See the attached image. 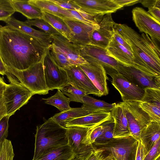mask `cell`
<instances>
[{
	"instance_id": "1",
	"label": "cell",
	"mask_w": 160,
	"mask_h": 160,
	"mask_svg": "<svg viewBox=\"0 0 160 160\" xmlns=\"http://www.w3.org/2000/svg\"><path fill=\"white\" fill-rule=\"evenodd\" d=\"M50 49L30 36L0 25V58L5 66L26 69L43 60Z\"/></svg>"
},
{
	"instance_id": "2",
	"label": "cell",
	"mask_w": 160,
	"mask_h": 160,
	"mask_svg": "<svg viewBox=\"0 0 160 160\" xmlns=\"http://www.w3.org/2000/svg\"><path fill=\"white\" fill-rule=\"evenodd\" d=\"M113 29L130 45L135 68L150 75L160 76V49L155 42L125 24L115 23Z\"/></svg>"
},
{
	"instance_id": "3",
	"label": "cell",
	"mask_w": 160,
	"mask_h": 160,
	"mask_svg": "<svg viewBox=\"0 0 160 160\" xmlns=\"http://www.w3.org/2000/svg\"><path fill=\"white\" fill-rule=\"evenodd\" d=\"M32 160L60 147L68 145L67 128L52 117L37 127Z\"/></svg>"
},
{
	"instance_id": "4",
	"label": "cell",
	"mask_w": 160,
	"mask_h": 160,
	"mask_svg": "<svg viewBox=\"0 0 160 160\" xmlns=\"http://www.w3.org/2000/svg\"><path fill=\"white\" fill-rule=\"evenodd\" d=\"M6 67L5 75L10 82L22 85L34 94L46 95L48 93L45 78L43 60L23 70Z\"/></svg>"
},
{
	"instance_id": "5",
	"label": "cell",
	"mask_w": 160,
	"mask_h": 160,
	"mask_svg": "<svg viewBox=\"0 0 160 160\" xmlns=\"http://www.w3.org/2000/svg\"><path fill=\"white\" fill-rule=\"evenodd\" d=\"M138 143V141L130 136L92 145L95 148L112 155L114 160H135Z\"/></svg>"
},
{
	"instance_id": "6",
	"label": "cell",
	"mask_w": 160,
	"mask_h": 160,
	"mask_svg": "<svg viewBox=\"0 0 160 160\" xmlns=\"http://www.w3.org/2000/svg\"><path fill=\"white\" fill-rule=\"evenodd\" d=\"M127 118L131 136L139 141L141 131L152 121L139 105V101L120 102Z\"/></svg>"
},
{
	"instance_id": "7",
	"label": "cell",
	"mask_w": 160,
	"mask_h": 160,
	"mask_svg": "<svg viewBox=\"0 0 160 160\" xmlns=\"http://www.w3.org/2000/svg\"><path fill=\"white\" fill-rule=\"evenodd\" d=\"M34 95L31 91L20 84L13 82L6 84L3 95L6 108V115L14 114L26 104Z\"/></svg>"
},
{
	"instance_id": "8",
	"label": "cell",
	"mask_w": 160,
	"mask_h": 160,
	"mask_svg": "<svg viewBox=\"0 0 160 160\" xmlns=\"http://www.w3.org/2000/svg\"><path fill=\"white\" fill-rule=\"evenodd\" d=\"M112 78V84L120 94L122 102L141 101L144 89L130 81L114 69L106 71Z\"/></svg>"
},
{
	"instance_id": "9",
	"label": "cell",
	"mask_w": 160,
	"mask_h": 160,
	"mask_svg": "<svg viewBox=\"0 0 160 160\" xmlns=\"http://www.w3.org/2000/svg\"><path fill=\"white\" fill-rule=\"evenodd\" d=\"M45 78L48 90L60 89L68 85L69 82L66 71L55 63L48 50L43 60Z\"/></svg>"
},
{
	"instance_id": "10",
	"label": "cell",
	"mask_w": 160,
	"mask_h": 160,
	"mask_svg": "<svg viewBox=\"0 0 160 160\" xmlns=\"http://www.w3.org/2000/svg\"><path fill=\"white\" fill-rule=\"evenodd\" d=\"M117 71L128 80L143 89H160V76L148 75L138 68L119 62Z\"/></svg>"
},
{
	"instance_id": "11",
	"label": "cell",
	"mask_w": 160,
	"mask_h": 160,
	"mask_svg": "<svg viewBox=\"0 0 160 160\" xmlns=\"http://www.w3.org/2000/svg\"><path fill=\"white\" fill-rule=\"evenodd\" d=\"M132 19L140 32L148 34L154 42L160 41V23L142 8L132 11Z\"/></svg>"
},
{
	"instance_id": "12",
	"label": "cell",
	"mask_w": 160,
	"mask_h": 160,
	"mask_svg": "<svg viewBox=\"0 0 160 160\" xmlns=\"http://www.w3.org/2000/svg\"><path fill=\"white\" fill-rule=\"evenodd\" d=\"M78 46L81 56L88 63L100 64L105 70L112 69L117 70L119 62L110 56L106 48L90 45Z\"/></svg>"
},
{
	"instance_id": "13",
	"label": "cell",
	"mask_w": 160,
	"mask_h": 160,
	"mask_svg": "<svg viewBox=\"0 0 160 160\" xmlns=\"http://www.w3.org/2000/svg\"><path fill=\"white\" fill-rule=\"evenodd\" d=\"M68 145L77 158L82 160L95 148L92 145L85 146L82 141L89 128L73 126L66 127Z\"/></svg>"
},
{
	"instance_id": "14",
	"label": "cell",
	"mask_w": 160,
	"mask_h": 160,
	"mask_svg": "<svg viewBox=\"0 0 160 160\" xmlns=\"http://www.w3.org/2000/svg\"><path fill=\"white\" fill-rule=\"evenodd\" d=\"M64 69L67 72L70 84L87 95L92 94L98 97L102 96L78 65H72Z\"/></svg>"
},
{
	"instance_id": "15",
	"label": "cell",
	"mask_w": 160,
	"mask_h": 160,
	"mask_svg": "<svg viewBox=\"0 0 160 160\" xmlns=\"http://www.w3.org/2000/svg\"><path fill=\"white\" fill-rule=\"evenodd\" d=\"M115 23L111 13L104 15L98 24L99 28L94 29L91 34L90 45L106 48L113 37Z\"/></svg>"
},
{
	"instance_id": "16",
	"label": "cell",
	"mask_w": 160,
	"mask_h": 160,
	"mask_svg": "<svg viewBox=\"0 0 160 160\" xmlns=\"http://www.w3.org/2000/svg\"><path fill=\"white\" fill-rule=\"evenodd\" d=\"M80 9L87 13L94 16L115 12L123 7L114 0H73Z\"/></svg>"
},
{
	"instance_id": "17",
	"label": "cell",
	"mask_w": 160,
	"mask_h": 160,
	"mask_svg": "<svg viewBox=\"0 0 160 160\" xmlns=\"http://www.w3.org/2000/svg\"><path fill=\"white\" fill-rule=\"evenodd\" d=\"M71 33L72 43L80 46L90 45L92 31L98 28V24H88L77 20H64Z\"/></svg>"
},
{
	"instance_id": "18",
	"label": "cell",
	"mask_w": 160,
	"mask_h": 160,
	"mask_svg": "<svg viewBox=\"0 0 160 160\" xmlns=\"http://www.w3.org/2000/svg\"><path fill=\"white\" fill-rule=\"evenodd\" d=\"M52 44L62 53L72 65L88 63L81 56L79 46L61 35H51Z\"/></svg>"
},
{
	"instance_id": "19",
	"label": "cell",
	"mask_w": 160,
	"mask_h": 160,
	"mask_svg": "<svg viewBox=\"0 0 160 160\" xmlns=\"http://www.w3.org/2000/svg\"><path fill=\"white\" fill-rule=\"evenodd\" d=\"M78 65L102 96L108 94L107 73L101 64L98 63H87Z\"/></svg>"
},
{
	"instance_id": "20",
	"label": "cell",
	"mask_w": 160,
	"mask_h": 160,
	"mask_svg": "<svg viewBox=\"0 0 160 160\" xmlns=\"http://www.w3.org/2000/svg\"><path fill=\"white\" fill-rule=\"evenodd\" d=\"M6 26L20 31L35 38L42 45L50 48L52 39L51 35L36 30L25 22L19 21L11 16L4 21Z\"/></svg>"
},
{
	"instance_id": "21",
	"label": "cell",
	"mask_w": 160,
	"mask_h": 160,
	"mask_svg": "<svg viewBox=\"0 0 160 160\" xmlns=\"http://www.w3.org/2000/svg\"><path fill=\"white\" fill-rule=\"evenodd\" d=\"M111 118L110 112L98 111L70 121L66 127L77 126L90 128L101 124Z\"/></svg>"
},
{
	"instance_id": "22",
	"label": "cell",
	"mask_w": 160,
	"mask_h": 160,
	"mask_svg": "<svg viewBox=\"0 0 160 160\" xmlns=\"http://www.w3.org/2000/svg\"><path fill=\"white\" fill-rule=\"evenodd\" d=\"M111 113L114 122L113 138L131 136L127 118L119 103L117 104Z\"/></svg>"
},
{
	"instance_id": "23",
	"label": "cell",
	"mask_w": 160,
	"mask_h": 160,
	"mask_svg": "<svg viewBox=\"0 0 160 160\" xmlns=\"http://www.w3.org/2000/svg\"><path fill=\"white\" fill-rule=\"evenodd\" d=\"M160 123L151 121L141 131L139 141L143 145L145 155L150 150L160 138Z\"/></svg>"
},
{
	"instance_id": "24",
	"label": "cell",
	"mask_w": 160,
	"mask_h": 160,
	"mask_svg": "<svg viewBox=\"0 0 160 160\" xmlns=\"http://www.w3.org/2000/svg\"><path fill=\"white\" fill-rule=\"evenodd\" d=\"M106 49L110 56L119 62L135 67L132 52L119 43L113 36Z\"/></svg>"
},
{
	"instance_id": "25",
	"label": "cell",
	"mask_w": 160,
	"mask_h": 160,
	"mask_svg": "<svg viewBox=\"0 0 160 160\" xmlns=\"http://www.w3.org/2000/svg\"><path fill=\"white\" fill-rule=\"evenodd\" d=\"M28 2L39 9L42 12L52 14L63 20H77L68 10L62 8L50 0H29Z\"/></svg>"
},
{
	"instance_id": "26",
	"label": "cell",
	"mask_w": 160,
	"mask_h": 160,
	"mask_svg": "<svg viewBox=\"0 0 160 160\" xmlns=\"http://www.w3.org/2000/svg\"><path fill=\"white\" fill-rule=\"evenodd\" d=\"M15 12H19L28 20L42 18V13L38 8L30 4L28 0H11Z\"/></svg>"
},
{
	"instance_id": "27",
	"label": "cell",
	"mask_w": 160,
	"mask_h": 160,
	"mask_svg": "<svg viewBox=\"0 0 160 160\" xmlns=\"http://www.w3.org/2000/svg\"><path fill=\"white\" fill-rule=\"evenodd\" d=\"M82 107L88 111L89 114L100 111L111 112L117 104L108 103L103 101L97 99L86 95L82 98Z\"/></svg>"
},
{
	"instance_id": "28",
	"label": "cell",
	"mask_w": 160,
	"mask_h": 160,
	"mask_svg": "<svg viewBox=\"0 0 160 160\" xmlns=\"http://www.w3.org/2000/svg\"><path fill=\"white\" fill-rule=\"evenodd\" d=\"M42 19L49 23L61 35L72 42L71 32L63 19L46 12H42Z\"/></svg>"
},
{
	"instance_id": "29",
	"label": "cell",
	"mask_w": 160,
	"mask_h": 160,
	"mask_svg": "<svg viewBox=\"0 0 160 160\" xmlns=\"http://www.w3.org/2000/svg\"><path fill=\"white\" fill-rule=\"evenodd\" d=\"M89 114L82 107L72 108L55 114L52 118L61 126L66 127L67 123L72 119Z\"/></svg>"
},
{
	"instance_id": "30",
	"label": "cell",
	"mask_w": 160,
	"mask_h": 160,
	"mask_svg": "<svg viewBox=\"0 0 160 160\" xmlns=\"http://www.w3.org/2000/svg\"><path fill=\"white\" fill-rule=\"evenodd\" d=\"M75 158V155L68 145L55 149L35 160H73Z\"/></svg>"
},
{
	"instance_id": "31",
	"label": "cell",
	"mask_w": 160,
	"mask_h": 160,
	"mask_svg": "<svg viewBox=\"0 0 160 160\" xmlns=\"http://www.w3.org/2000/svg\"><path fill=\"white\" fill-rule=\"evenodd\" d=\"M44 103L53 106L58 109L60 112L69 109L70 101L69 98L65 96L60 89L53 96L47 98H42Z\"/></svg>"
},
{
	"instance_id": "32",
	"label": "cell",
	"mask_w": 160,
	"mask_h": 160,
	"mask_svg": "<svg viewBox=\"0 0 160 160\" xmlns=\"http://www.w3.org/2000/svg\"><path fill=\"white\" fill-rule=\"evenodd\" d=\"M114 122L111 118L103 123L104 131L95 140L93 144L105 143L113 138Z\"/></svg>"
},
{
	"instance_id": "33",
	"label": "cell",
	"mask_w": 160,
	"mask_h": 160,
	"mask_svg": "<svg viewBox=\"0 0 160 160\" xmlns=\"http://www.w3.org/2000/svg\"><path fill=\"white\" fill-rule=\"evenodd\" d=\"M60 90L64 95L68 97L70 102L73 101L82 103L83 97L87 95L83 91L70 84L60 88Z\"/></svg>"
},
{
	"instance_id": "34",
	"label": "cell",
	"mask_w": 160,
	"mask_h": 160,
	"mask_svg": "<svg viewBox=\"0 0 160 160\" xmlns=\"http://www.w3.org/2000/svg\"><path fill=\"white\" fill-rule=\"evenodd\" d=\"M103 123L99 125L89 128L86 135L82 140V143L87 146L92 145L96 139L103 132Z\"/></svg>"
},
{
	"instance_id": "35",
	"label": "cell",
	"mask_w": 160,
	"mask_h": 160,
	"mask_svg": "<svg viewBox=\"0 0 160 160\" xmlns=\"http://www.w3.org/2000/svg\"><path fill=\"white\" fill-rule=\"evenodd\" d=\"M139 105L149 116L152 121L160 123V108L152 103L139 101Z\"/></svg>"
},
{
	"instance_id": "36",
	"label": "cell",
	"mask_w": 160,
	"mask_h": 160,
	"mask_svg": "<svg viewBox=\"0 0 160 160\" xmlns=\"http://www.w3.org/2000/svg\"><path fill=\"white\" fill-rule=\"evenodd\" d=\"M25 22L31 26H33L37 27L50 35H61L49 23L42 18L33 20H28Z\"/></svg>"
},
{
	"instance_id": "37",
	"label": "cell",
	"mask_w": 160,
	"mask_h": 160,
	"mask_svg": "<svg viewBox=\"0 0 160 160\" xmlns=\"http://www.w3.org/2000/svg\"><path fill=\"white\" fill-rule=\"evenodd\" d=\"M50 52L55 62L60 68L65 69L72 66L66 57L52 44Z\"/></svg>"
},
{
	"instance_id": "38",
	"label": "cell",
	"mask_w": 160,
	"mask_h": 160,
	"mask_svg": "<svg viewBox=\"0 0 160 160\" xmlns=\"http://www.w3.org/2000/svg\"><path fill=\"white\" fill-rule=\"evenodd\" d=\"M144 90L141 101L153 103L160 108V89L148 88Z\"/></svg>"
},
{
	"instance_id": "39",
	"label": "cell",
	"mask_w": 160,
	"mask_h": 160,
	"mask_svg": "<svg viewBox=\"0 0 160 160\" xmlns=\"http://www.w3.org/2000/svg\"><path fill=\"white\" fill-rule=\"evenodd\" d=\"M15 155L11 141L5 139L0 146V160H13Z\"/></svg>"
},
{
	"instance_id": "40",
	"label": "cell",
	"mask_w": 160,
	"mask_h": 160,
	"mask_svg": "<svg viewBox=\"0 0 160 160\" xmlns=\"http://www.w3.org/2000/svg\"><path fill=\"white\" fill-rule=\"evenodd\" d=\"M15 12L11 0H0V21L4 22Z\"/></svg>"
},
{
	"instance_id": "41",
	"label": "cell",
	"mask_w": 160,
	"mask_h": 160,
	"mask_svg": "<svg viewBox=\"0 0 160 160\" xmlns=\"http://www.w3.org/2000/svg\"><path fill=\"white\" fill-rule=\"evenodd\" d=\"M10 116L6 115L0 120V146L8 135V120Z\"/></svg>"
},
{
	"instance_id": "42",
	"label": "cell",
	"mask_w": 160,
	"mask_h": 160,
	"mask_svg": "<svg viewBox=\"0 0 160 160\" xmlns=\"http://www.w3.org/2000/svg\"><path fill=\"white\" fill-rule=\"evenodd\" d=\"M160 157V138L145 155L143 160H156Z\"/></svg>"
},
{
	"instance_id": "43",
	"label": "cell",
	"mask_w": 160,
	"mask_h": 160,
	"mask_svg": "<svg viewBox=\"0 0 160 160\" xmlns=\"http://www.w3.org/2000/svg\"><path fill=\"white\" fill-rule=\"evenodd\" d=\"M62 8L67 10H75L80 8L73 0H50Z\"/></svg>"
},
{
	"instance_id": "44",
	"label": "cell",
	"mask_w": 160,
	"mask_h": 160,
	"mask_svg": "<svg viewBox=\"0 0 160 160\" xmlns=\"http://www.w3.org/2000/svg\"><path fill=\"white\" fill-rule=\"evenodd\" d=\"M6 83L3 78L0 77V120L6 115V108L3 98V92Z\"/></svg>"
},
{
	"instance_id": "45",
	"label": "cell",
	"mask_w": 160,
	"mask_h": 160,
	"mask_svg": "<svg viewBox=\"0 0 160 160\" xmlns=\"http://www.w3.org/2000/svg\"><path fill=\"white\" fill-rule=\"evenodd\" d=\"M103 155V151L95 148L82 160H100Z\"/></svg>"
},
{
	"instance_id": "46",
	"label": "cell",
	"mask_w": 160,
	"mask_h": 160,
	"mask_svg": "<svg viewBox=\"0 0 160 160\" xmlns=\"http://www.w3.org/2000/svg\"><path fill=\"white\" fill-rule=\"evenodd\" d=\"M113 37L119 43L132 52V49L130 45L123 38L114 30Z\"/></svg>"
},
{
	"instance_id": "47",
	"label": "cell",
	"mask_w": 160,
	"mask_h": 160,
	"mask_svg": "<svg viewBox=\"0 0 160 160\" xmlns=\"http://www.w3.org/2000/svg\"><path fill=\"white\" fill-rule=\"evenodd\" d=\"M140 2L148 8L155 7L160 8V0H141Z\"/></svg>"
},
{
	"instance_id": "48",
	"label": "cell",
	"mask_w": 160,
	"mask_h": 160,
	"mask_svg": "<svg viewBox=\"0 0 160 160\" xmlns=\"http://www.w3.org/2000/svg\"><path fill=\"white\" fill-rule=\"evenodd\" d=\"M145 155L144 147L139 140L135 160H143Z\"/></svg>"
},
{
	"instance_id": "49",
	"label": "cell",
	"mask_w": 160,
	"mask_h": 160,
	"mask_svg": "<svg viewBox=\"0 0 160 160\" xmlns=\"http://www.w3.org/2000/svg\"><path fill=\"white\" fill-rule=\"evenodd\" d=\"M151 16L160 22V8L153 7L148 8L147 12Z\"/></svg>"
},
{
	"instance_id": "50",
	"label": "cell",
	"mask_w": 160,
	"mask_h": 160,
	"mask_svg": "<svg viewBox=\"0 0 160 160\" xmlns=\"http://www.w3.org/2000/svg\"><path fill=\"white\" fill-rule=\"evenodd\" d=\"M118 5L123 7L124 6L133 5L140 2L141 0H114Z\"/></svg>"
},
{
	"instance_id": "51",
	"label": "cell",
	"mask_w": 160,
	"mask_h": 160,
	"mask_svg": "<svg viewBox=\"0 0 160 160\" xmlns=\"http://www.w3.org/2000/svg\"><path fill=\"white\" fill-rule=\"evenodd\" d=\"M69 13L76 20L84 23L91 25H93L84 19L76 10H68Z\"/></svg>"
},
{
	"instance_id": "52",
	"label": "cell",
	"mask_w": 160,
	"mask_h": 160,
	"mask_svg": "<svg viewBox=\"0 0 160 160\" xmlns=\"http://www.w3.org/2000/svg\"><path fill=\"white\" fill-rule=\"evenodd\" d=\"M6 71V66L0 58V74L2 75H5Z\"/></svg>"
},
{
	"instance_id": "53",
	"label": "cell",
	"mask_w": 160,
	"mask_h": 160,
	"mask_svg": "<svg viewBox=\"0 0 160 160\" xmlns=\"http://www.w3.org/2000/svg\"><path fill=\"white\" fill-rule=\"evenodd\" d=\"M100 160H113L112 156L110 154H108L105 156L103 153V155Z\"/></svg>"
},
{
	"instance_id": "54",
	"label": "cell",
	"mask_w": 160,
	"mask_h": 160,
	"mask_svg": "<svg viewBox=\"0 0 160 160\" xmlns=\"http://www.w3.org/2000/svg\"><path fill=\"white\" fill-rule=\"evenodd\" d=\"M73 160H80L76 158H75L74 159H73Z\"/></svg>"
},
{
	"instance_id": "55",
	"label": "cell",
	"mask_w": 160,
	"mask_h": 160,
	"mask_svg": "<svg viewBox=\"0 0 160 160\" xmlns=\"http://www.w3.org/2000/svg\"><path fill=\"white\" fill-rule=\"evenodd\" d=\"M156 160H160V157H159Z\"/></svg>"
},
{
	"instance_id": "56",
	"label": "cell",
	"mask_w": 160,
	"mask_h": 160,
	"mask_svg": "<svg viewBox=\"0 0 160 160\" xmlns=\"http://www.w3.org/2000/svg\"><path fill=\"white\" fill-rule=\"evenodd\" d=\"M113 160H114V159H113Z\"/></svg>"
}]
</instances>
